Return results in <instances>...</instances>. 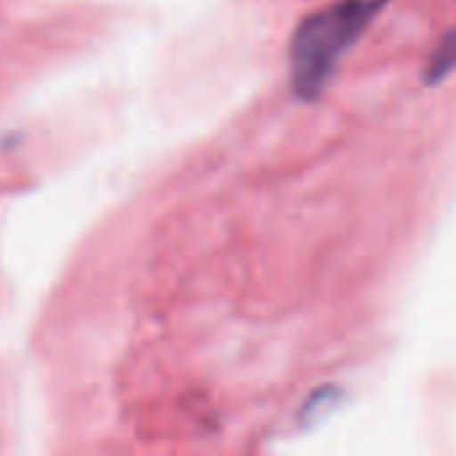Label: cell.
Wrapping results in <instances>:
<instances>
[{
    "mask_svg": "<svg viewBox=\"0 0 456 456\" xmlns=\"http://www.w3.org/2000/svg\"><path fill=\"white\" fill-rule=\"evenodd\" d=\"M390 0H337L307 16L291 40V86L305 102L318 99L347 48Z\"/></svg>",
    "mask_w": 456,
    "mask_h": 456,
    "instance_id": "obj_1",
    "label": "cell"
},
{
    "mask_svg": "<svg viewBox=\"0 0 456 456\" xmlns=\"http://www.w3.org/2000/svg\"><path fill=\"white\" fill-rule=\"evenodd\" d=\"M456 69V27L441 40V45L436 48L430 64H428V83H441L444 77H449Z\"/></svg>",
    "mask_w": 456,
    "mask_h": 456,
    "instance_id": "obj_2",
    "label": "cell"
}]
</instances>
